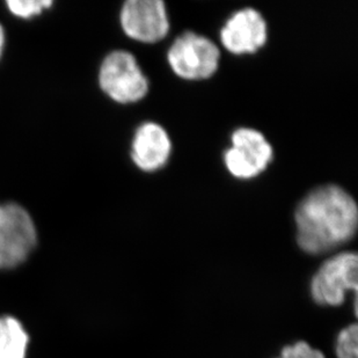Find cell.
Segmentation results:
<instances>
[{"label": "cell", "instance_id": "cell-1", "mask_svg": "<svg viewBox=\"0 0 358 358\" xmlns=\"http://www.w3.org/2000/svg\"><path fill=\"white\" fill-rule=\"evenodd\" d=\"M297 241L310 254L326 253L352 239L357 230L355 199L341 187H319L296 210Z\"/></svg>", "mask_w": 358, "mask_h": 358}, {"label": "cell", "instance_id": "cell-2", "mask_svg": "<svg viewBox=\"0 0 358 358\" xmlns=\"http://www.w3.org/2000/svg\"><path fill=\"white\" fill-rule=\"evenodd\" d=\"M38 243V232L27 210L17 203L0 204V269L24 264Z\"/></svg>", "mask_w": 358, "mask_h": 358}, {"label": "cell", "instance_id": "cell-3", "mask_svg": "<svg viewBox=\"0 0 358 358\" xmlns=\"http://www.w3.org/2000/svg\"><path fill=\"white\" fill-rule=\"evenodd\" d=\"M99 81L106 94L120 103L138 101L149 90V81L128 51H113L103 59Z\"/></svg>", "mask_w": 358, "mask_h": 358}, {"label": "cell", "instance_id": "cell-4", "mask_svg": "<svg viewBox=\"0 0 358 358\" xmlns=\"http://www.w3.org/2000/svg\"><path fill=\"white\" fill-rule=\"evenodd\" d=\"M169 63L181 78H209L217 71L220 49L213 41L194 31H186L169 48Z\"/></svg>", "mask_w": 358, "mask_h": 358}, {"label": "cell", "instance_id": "cell-5", "mask_svg": "<svg viewBox=\"0 0 358 358\" xmlns=\"http://www.w3.org/2000/svg\"><path fill=\"white\" fill-rule=\"evenodd\" d=\"M358 259L356 253L338 254L326 261L312 280L311 294L315 303L338 306L345 292L357 290Z\"/></svg>", "mask_w": 358, "mask_h": 358}, {"label": "cell", "instance_id": "cell-6", "mask_svg": "<svg viewBox=\"0 0 358 358\" xmlns=\"http://www.w3.org/2000/svg\"><path fill=\"white\" fill-rule=\"evenodd\" d=\"M273 156V148L260 131L240 128L234 132L232 146L227 150L224 160L232 176L250 179L264 172Z\"/></svg>", "mask_w": 358, "mask_h": 358}, {"label": "cell", "instance_id": "cell-7", "mask_svg": "<svg viewBox=\"0 0 358 358\" xmlns=\"http://www.w3.org/2000/svg\"><path fill=\"white\" fill-rule=\"evenodd\" d=\"M125 34L134 40L153 43L165 38L169 22L162 0H128L121 10Z\"/></svg>", "mask_w": 358, "mask_h": 358}, {"label": "cell", "instance_id": "cell-8", "mask_svg": "<svg viewBox=\"0 0 358 358\" xmlns=\"http://www.w3.org/2000/svg\"><path fill=\"white\" fill-rule=\"evenodd\" d=\"M220 40L234 54H252L267 42V24L257 10L243 8L227 21L220 31Z\"/></svg>", "mask_w": 358, "mask_h": 358}, {"label": "cell", "instance_id": "cell-9", "mask_svg": "<svg viewBox=\"0 0 358 358\" xmlns=\"http://www.w3.org/2000/svg\"><path fill=\"white\" fill-rule=\"evenodd\" d=\"M172 143L165 129L155 122L143 123L132 141L131 158L139 169L152 172L165 165Z\"/></svg>", "mask_w": 358, "mask_h": 358}, {"label": "cell", "instance_id": "cell-10", "mask_svg": "<svg viewBox=\"0 0 358 358\" xmlns=\"http://www.w3.org/2000/svg\"><path fill=\"white\" fill-rule=\"evenodd\" d=\"M29 336L20 321L0 317V358H26Z\"/></svg>", "mask_w": 358, "mask_h": 358}, {"label": "cell", "instance_id": "cell-11", "mask_svg": "<svg viewBox=\"0 0 358 358\" xmlns=\"http://www.w3.org/2000/svg\"><path fill=\"white\" fill-rule=\"evenodd\" d=\"M357 326L345 327L338 334L336 355L338 358H357Z\"/></svg>", "mask_w": 358, "mask_h": 358}, {"label": "cell", "instance_id": "cell-12", "mask_svg": "<svg viewBox=\"0 0 358 358\" xmlns=\"http://www.w3.org/2000/svg\"><path fill=\"white\" fill-rule=\"evenodd\" d=\"M52 5L50 0H26V1H20V0H10L7 1L8 10L19 17H35L38 14L42 13L44 8H48Z\"/></svg>", "mask_w": 358, "mask_h": 358}, {"label": "cell", "instance_id": "cell-13", "mask_svg": "<svg viewBox=\"0 0 358 358\" xmlns=\"http://www.w3.org/2000/svg\"><path fill=\"white\" fill-rule=\"evenodd\" d=\"M280 358H324V354L313 349L306 342H298L283 349Z\"/></svg>", "mask_w": 358, "mask_h": 358}, {"label": "cell", "instance_id": "cell-14", "mask_svg": "<svg viewBox=\"0 0 358 358\" xmlns=\"http://www.w3.org/2000/svg\"><path fill=\"white\" fill-rule=\"evenodd\" d=\"M3 44H5V33L1 26H0V56H1V51H3Z\"/></svg>", "mask_w": 358, "mask_h": 358}]
</instances>
